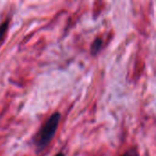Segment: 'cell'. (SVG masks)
<instances>
[{
  "mask_svg": "<svg viewBox=\"0 0 156 156\" xmlns=\"http://www.w3.org/2000/svg\"><path fill=\"white\" fill-rule=\"evenodd\" d=\"M61 115L58 112L52 113L46 122L41 126L35 139V147L37 153L43 151L52 141L58 130Z\"/></svg>",
  "mask_w": 156,
  "mask_h": 156,
  "instance_id": "6da1fadb",
  "label": "cell"
},
{
  "mask_svg": "<svg viewBox=\"0 0 156 156\" xmlns=\"http://www.w3.org/2000/svg\"><path fill=\"white\" fill-rule=\"evenodd\" d=\"M102 47H103V39L101 37H96L95 40L92 42L91 47H90L91 55H93V56L97 55L101 51Z\"/></svg>",
  "mask_w": 156,
  "mask_h": 156,
  "instance_id": "7a4b0ae2",
  "label": "cell"
},
{
  "mask_svg": "<svg viewBox=\"0 0 156 156\" xmlns=\"http://www.w3.org/2000/svg\"><path fill=\"white\" fill-rule=\"evenodd\" d=\"M9 24H10V18H6L5 21H3L0 24V42L5 39L6 31L9 27Z\"/></svg>",
  "mask_w": 156,
  "mask_h": 156,
  "instance_id": "3957f363",
  "label": "cell"
},
{
  "mask_svg": "<svg viewBox=\"0 0 156 156\" xmlns=\"http://www.w3.org/2000/svg\"><path fill=\"white\" fill-rule=\"evenodd\" d=\"M121 156H140V154L137 147H132Z\"/></svg>",
  "mask_w": 156,
  "mask_h": 156,
  "instance_id": "277c9868",
  "label": "cell"
},
{
  "mask_svg": "<svg viewBox=\"0 0 156 156\" xmlns=\"http://www.w3.org/2000/svg\"><path fill=\"white\" fill-rule=\"evenodd\" d=\"M55 156H65V154L63 153H58V154H57Z\"/></svg>",
  "mask_w": 156,
  "mask_h": 156,
  "instance_id": "5b68a950",
  "label": "cell"
}]
</instances>
